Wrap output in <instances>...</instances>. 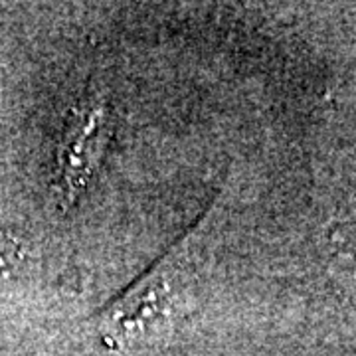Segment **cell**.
I'll return each instance as SVG.
<instances>
[{"label": "cell", "mask_w": 356, "mask_h": 356, "mask_svg": "<svg viewBox=\"0 0 356 356\" xmlns=\"http://www.w3.org/2000/svg\"><path fill=\"white\" fill-rule=\"evenodd\" d=\"M83 121L77 125L74 137L70 140V147H65V178L81 180V172L86 177V170L89 168V159L91 151L99 147V140L105 137L103 135V113L102 109L91 111Z\"/></svg>", "instance_id": "6da1fadb"}]
</instances>
